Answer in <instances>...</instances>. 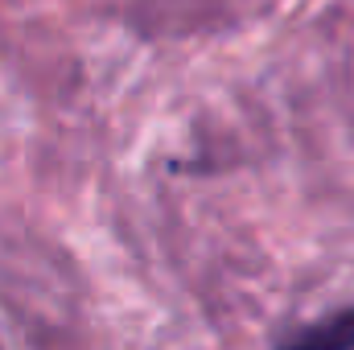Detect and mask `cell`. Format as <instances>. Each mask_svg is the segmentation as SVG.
Wrapping results in <instances>:
<instances>
[{
	"label": "cell",
	"mask_w": 354,
	"mask_h": 350,
	"mask_svg": "<svg viewBox=\"0 0 354 350\" xmlns=\"http://www.w3.org/2000/svg\"><path fill=\"white\" fill-rule=\"evenodd\" d=\"M276 350H354V305L334 309L330 317L297 330L292 338H284Z\"/></svg>",
	"instance_id": "cell-1"
}]
</instances>
